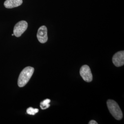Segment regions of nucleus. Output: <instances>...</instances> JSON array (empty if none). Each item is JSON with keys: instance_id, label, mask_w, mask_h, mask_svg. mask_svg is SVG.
Instances as JSON below:
<instances>
[{"instance_id": "nucleus-9", "label": "nucleus", "mask_w": 124, "mask_h": 124, "mask_svg": "<svg viewBox=\"0 0 124 124\" xmlns=\"http://www.w3.org/2000/svg\"><path fill=\"white\" fill-rule=\"evenodd\" d=\"M27 113L30 115H35L39 112L38 108H34L32 107H29L27 109Z\"/></svg>"}, {"instance_id": "nucleus-2", "label": "nucleus", "mask_w": 124, "mask_h": 124, "mask_svg": "<svg viewBox=\"0 0 124 124\" xmlns=\"http://www.w3.org/2000/svg\"><path fill=\"white\" fill-rule=\"evenodd\" d=\"M107 105L110 114L116 120H120L122 118V112L116 102L109 99L107 102Z\"/></svg>"}, {"instance_id": "nucleus-1", "label": "nucleus", "mask_w": 124, "mask_h": 124, "mask_svg": "<svg viewBox=\"0 0 124 124\" xmlns=\"http://www.w3.org/2000/svg\"><path fill=\"white\" fill-rule=\"evenodd\" d=\"M34 72V69L32 67H27L20 73L18 79V84L19 87L25 86L31 79Z\"/></svg>"}, {"instance_id": "nucleus-4", "label": "nucleus", "mask_w": 124, "mask_h": 124, "mask_svg": "<svg viewBox=\"0 0 124 124\" xmlns=\"http://www.w3.org/2000/svg\"><path fill=\"white\" fill-rule=\"evenodd\" d=\"M80 75L83 79L87 82H90L93 80V75L90 67L84 65L81 67L80 71Z\"/></svg>"}, {"instance_id": "nucleus-6", "label": "nucleus", "mask_w": 124, "mask_h": 124, "mask_svg": "<svg viewBox=\"0 0 124 124\" xmlns=\"http://www.w3.org/2000/svg\"><path fill=\"white\" fill-rule=\"evenodd\" d=\"M114 64L116 67H120L124 64V51H121L117 52L112 58Z\"/></svg>"}, {"instance_id": "nucleus-8", "label": "nucleus", "mask_w": 124, "mask_h": 124, "mask_svg": "<svg viewBox=\"0 0 124 124\" xmlns=\"http://www.w3.org/2000/svg\"><path fill=\"white\" fill-rule=\"evenodd\" d=\"M51 102V100L49 99H46L43 101L42 102H41L40 103V107L43 110L46 109L47 108H48L50 107V104L49 103Z\"/></svg>"}, {"instance_id": "nucleus-11", "label": "nucleus", "mask_w": 124, "mask_h": 124, "mask_svg": "<svg viewBox=\"0 0 124 124\" xmlns=\"http://www.w3.org/2000/svg\"><path fill=\"white\" fill-rule=\"evenodd\" d=\"M12 36H14V34H12Z\"/></svg>"}, {"instance_id": "nucleus-10", "label": "nucleus", "mask_w": 124, "mask_h": 124, "mask_svg": "<svg viewBox=\"0 0 124 124\" xmlns=\"http://www.w3.org/2000/svg\"><path fill=\"white\" fill-rule=\"evenodd\" d=\"M98 122H97V121L94 120H91L89 122V124H98Z\"/></svg>"}, {"instance_id": "nucleus-7", "label": "nucleus", "mask_w": 124, "mask_h": 124, "mask_svg": "<svg viewBox=\"0 0 124 124\" xmlns=\"http://www.w3.org/2000/svg\"><path fill=\"white\" fill-rule=\"evenodd\" d=\"M23 0H6L4 5L7 8H13L21 5Z\"/></svg>"}, {"instance_id": "nucleus-5", "label": "nucleus", "mask_w": 124, "mask_h": 124, "mask_svg": "<svg viewBox=\"0 0 124 124\" xmlns=\"http://www.w3.org/2000/svg\"><path fill=\"white\" fill-rule=\"evenodd\" d=\"M37 37L39 41L41 43H45L47 41V29L46 27L45 26L40 27L38 30Z\"/></svg>"}, {"instance_id": "nucleus-3", "label": "nucleus", "mask_w": 124, "mask_h": 124, "mask_svg": "<svg viewBox=\"0 0 124 124\" xmlns=\"http://www.w3.org/2000/svg\"><path fill=\"white\" fill-rule=\"evenodd\" d=\"M28 28V23L25 21H21L16 23L13 29L14 36L17 37L21 36L26 31Z\"/></svg>"}]
</instances>
